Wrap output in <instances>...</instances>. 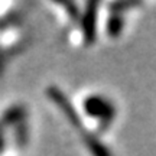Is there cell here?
<instances>
[{"instance_id": "3957f363", "label": "cell", "mask_w": 156, "mask_h": 156, "mask_svg": "<svg viewBox=\"0 0 156 156\" xmlns=\"http://www.w3.org/2000/svg\"><path fill=\"white\" fill-rule=\"evenodd\" d=\"M81 30L85 44H93L97 36V3H88L81 17Z\"/></svg>"}, {"instance_id": "7a4b0ae2", "label": "cell", "mask_w": 156, "mask_h": 156, "mask_svg": "<svg viewBox=\"0 0 156 156\" xmlns=\"http://www.w3.org/2000/svg\"><path fill=\"white\" fill-rule=\"evenodd\" d=\"M84 112L90 117L97 119L103 130H106L116 117V107L104 95L93 94L84 100Z\"/></svg>"}, {"instance_id": "5b68a950", "label": "cell", "mask_w": 156, "mask_h": 156, "mask_svg": "<svg viewBox=\"0 0 156 156\" xmlns=\"http://www.w3.org/2000/svg\"><path fill=\"white\" fill-rule=\"evenodd\" d=\"M3 129L5 127L0 126V153L3 152V149H5V146H6V139H5V136H3Z\"/></svg>"}, {"instance_id": "6da1fadb", "label": "cell", "mask_w": 156, "mask_h": 156, "mask_svg": "<svg viewBox=\"0 0 156 156\" xmlns=\"http://www.w3.org/2000/svg\"><path fill=\"white\" fill-rule=\"evenodd\" d=\"M46 94H48V97L51 98V101L55 103V106L58 107V110L65 116L68 123L81 133L84 145L88 147L91 156H112V152L107 149V146L97 139L91 132H88L87 129L84 127L83 119L80 116V113L75 110V107L73 106V103L69 101V98L62 93L61 90L58 88V87H49V88L46 90Z\"/></svg>"}, {"instance_id": "277c9868", "label": "cell", "mask_w": 156, "mask_h": 156, "mask_svg": "<svg viewBox=\"0 0 156 156\" xmlns=\"http://www.w3.org/2000/svg\"><path fill=\"white\" fill-rule=\"evenodd\" d=\"M123 28H124V19L120 13H117L116 15H113L110 19H108V22H107V32H108V36H113V38H116L119 35L123 32Z\"/></svg>"}]
</instances>
